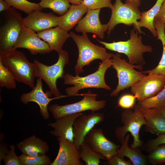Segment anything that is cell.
Masks as SVG:
<instances>
[{"label": "cell", "instance_id": "20", "mask_svg": "<svg viewBox=\"0 0 165 165\" xmlns=\"http://www.w3.org/2000/svg\"><path fill=\"white\" fill-rule=\"evenodd\" d=\"M139 107L147 123L145 131L157 136L165 134V116L160 109Z\"/></svg>", "mask_w": 165, "mask_h": 165}, {"label": "cell", "instance_id": "19", "mask_svg": "<svg viewBox=\"0 0 165 165\" xmlns=\"http://www.w3.org/2000/svg\"><path fill=\"white\" fill-rule=\"evenodd\" d=\"M83 114L82 112L76 113L55 119L54 122L48 124L53 128V130L50 131V133L56 137H64L71 141H74V122L78 117Z\"/></svg>", "mask_w": 165, "mask_h": 165}, {"label": "cell", "instance_id": "27", "mask_svg": "<svg viewBox=\"0 0 165 165\" xmlns=\"http://www.w3.org/2000/svg\"><path fill=\"white\" fill-rule=\"evenodd\" d=\"M69 3L68 0H40L38 4L42 9H50L61 16L68 10Z\"/></svg>", "mask_w": 165, "mask_h": 165}, {"label": "cell", "instance_id": "35", "mask_svg": "<svg viewBox=\"0 0 165 165\" xmlns=\"http://www.w3.org/2000/svg\"><path fill=\"white\" fill-rule=\"evenodd\" d=\"M10 148L7 153L2 158L5 165H22L19 156L15 152L16 147L13 144L9 146Z\"/></svg>", "mask_w": 165, "mask_h": 165}, {"label": "cell", "instance_id": "40", "mask_svg": "<svg viewBox=\"0 0 165 165\" xmlns=\"http://www.w3.org/2000/svg\"><path fill=\"white\" fill-rule=\"evenodd\" d=\"M9 150L8 149L6 144L5 143H1L0 145V164L2 157L6 155Z\"/></svg>", "mask_w": 165, "mask_h": 165}, {"label": "cell", "instance_id": "13", "mask_svg": "<svg viewBox=\"0 0 165 165\" xmlns=\"http://www.w3.org/2000/svg\"><path fill=\"white\" fill-rule=\"evenodd\" d=\"M103 113L92 112L87 115H82L75 121L73 125L74 142L78 149L84 141L86 134L95 127L105 119Z\"/></svg>", "mask_w": 165, "mask_h": 165}, {"label": "cell", "instance_id": "14", "mask_svg": "<svg viewBox=\"0 0 165 165\" xmlns=\"http://www.w3.org/2000/svg\"><path fill=\"white\" fill-rule=\"evenodd\" d=\"M52 94L50 91L44 93L42 89V79L38 78L35 87L30 92L22 94L20 96V100L25 105L30 102L36 103L39 106L40 112L42 117L45 120H47L50 117L48 109L49 104L52 100L61 98L56 97L50 98Z\"/></svg>", "mask_w": 165, "mask_h": 165}, {"label": "cell", "instance_id": "12", "mask_svg": "<svg viewBox=\"0 0 165 165\" xmlns=\"http://www.w3.org/2000/svg\"><path fill=\"white\" fill-rule=\"evenodd\" d=\"M84 141L95 152L108 160L117 154L120 147L107 139L101 128L92 129L85 136Z\"/></svg>", "mask_w": 165, "mask_h": 165}, {"label": "cell", "instance_id": "37", "mask_svg": "<svg viewBox=\"0 0 165 165\" xmlns=\"http://www.w3.org/2000/svg\"><path fill=\"white\" fill-rule=\"evenodd\" d=\"M108 163L110 165H132L130 161H126L117 153L108 160Z\"/></svg>", "mask_w": 165, "mask_h": 165}, {"label": "cell", "instance_id": "5", "mask_svg": "<svg viewBox=\"0 0 165 165\" xmlns=\"http://www.w3.org/2000/svg\"><path fill=\"white\" fill-rule=\"evenodd\" d=\"M69 33L79 51L78 58L75 66L76 75L83 72V67L89 65L94 60L98 59L103 61L111 59L113 56L114 54L107 52L105 48L92 43L86 33H82L81 35L71 31Z\"/></svg>", "mask_w": 165, "mask_h": 165}, {"label": "cell", "instance_id": "1", "mask_svg": "<svg viewBox=\"0 0 165 165\" xmlns=\"http://www.w3.org/2000/svg\"><path fill=\"white\" fill-rule=\"evenodd\" d=\"M112 66L111 59H108L102 61L95 72L86 76L80 77L79 75L73 76L68 73H66L63 77L64 84L74 85L65 89L66 95L68 97L83 96L84 94H79V91L87 88H101L110 90V87L105 82V76L107 70Z\"/></svg>", "mask_w": 165, "mask_h": 165}, {"label": "cell", "instance_id": "8", "mask_svg": "<svg viewBox=\"0 0 165 165\" xmlns=\"http://www.w3.org/2000/svg\"><path fill=\"white\" fill-rule=\"evenodd\" d=\"M134 111L127 109L123 112L122 121L123 125L116 128L115 134L118 141L122 144L126 133L130 132L133 138L131 147L136 148L142 145L140 138L139 131L141 126L146 125L147 123L137 105L134 106Z\"/></svg>", "mask_w": 165, "mask_h": 165}, {"label": "cell", "instance_id": "38", "mask_svg": "<svg viewBox=\"0 0 165 165\" xmlns=\"http://www.w3.org/2000/svg\"><path fill=\"white\" fill-rule=\"evenodd\" d=\"M162 144H165V134L160 135L156 138L148 141L146 144V146L151 151L156 146Z\"/></svg>", "mask_w": 165, "mask_h": 165}, {"label": "cell", "instance_id": "7", "mask_svg": "<svg viewBox=\"0 0 165 165\" xmlns=\"http://www.w3.org/2000/svg\"><path fill=\"white\" fill-rule=\"evenodd\" d=\"M111 60L112 67L116 70L118 79L116 88L110 94L111 97L117 96L121 91L131 87L146 75L142 72V66L130 64L125 59H121L118 53L114 54Z\"/></svg>", "mask_w": 165, "mask_h": 165}, {"label": "cell", "instance_id": "3", "mask_svg": "<svg viewBox=\"0 0 165 165\" xmlns=\"http://www.w3.org/2000/svg\"><path fill=\"white\" fill-rule=\"evenodd\" d=\"M2 18L0 27V56L15 50L14 46L24 27L21 15L12 7L5 11Z\"/></svg>", "mask_w": 165, "mask_h": 165}, {"label": "cell", "instance_id": "42", "mask_svg": "<svg viewBox=\"0 0 165 165\" xmlns=\"http://www.w3.org/2000/svg\"><path fill=\"white\" fill-rule=\"evenodd\" d=\"M125 3L135 5L139 7L141 4V0H126Z\"/></svg>", "mask_w": 165, "mask_h": 165}, {"label": "cell", "instance_id": "30", "mask_svg": "<svg viewBox=\"0 0 165 165\" xmlns=\"http://www.w3.org/2000/svg\"><path fill=\"white\" fill-rule=\"evenodd\" d=\"M157 39L160 40L163 46L162 56L158 65L154 68L149 70L142 71L145 74H155L165 77V31H161L157 34Z\"/></svg>", "mask_w": 165, "mask_h": 165}, {"label": "cell", "instance_id": "16", "mask_svg": "<svg viewBox=\"0 0 165 165\" xmlns=\"http://www.w3.org/2000/svg\"><path fill=\"white\" fill-rule=\"evenodd\" d=\"M59 148L57 156L50 165H84L74 141L64 137H58Z\"/></svg>", "mask_w": 165, "mask_h": 165}, {"label": "cell", "instance_id": "41", "mask_svg": "<svg viewBox=\"0 0 165 165\" xmlns=\"http://www.w3.org/2000/svg\"><path fill=\"white\" fill-rule=\"evenodd\" d=\"M12 7L4 0H0V12L10 9Z\"/></svg>", "mask_w": 165, "mask_h": 165}, {"label": "cell", "instance_id": "28", "mask_svg": "<svg viewBox=\"0 0 165 165\" xmlns=\"http://www.w3.org/2000/svg\"><path fill=\"white\" fill-rule=\"evenodd\" d=\"M12 7L19 10L28 14L37 10L41 11L42 9L37 3L29 2L28 0H4Z\"/></svg>", "mask_w": 165, "mask_h": 165}, {"label": "cell", "instance_id": "43", "mask_svg": "<svg viewBox=\"0 0 165 165\" xmlns=\"http://www.w3.org/2000/svg\"><path fill=\"white\" fill-rule=\"evenodd\" d=\"M72 4H81L83 0H68Z\"/></svg>", "mask_w": 165, "mask_h": 165}, {"label": "cell", "instance_id": "6", "mask_svg": "<svg viewBox=\"0 0 165 165\" xmlns=\"http://www.w3.org/2000/svg\"><path fill=\"white\" fill-rule=\"evenodd\" d=\"M58 54L57 61L52 65L48 66L35 59L33 64L36 77L45 82L55 97L62 98L68 97L61 94L57 87L56 81L59 78H63L65 75L64 68L69 63V57L68 52L63 50Z\"/></svg>", "mask_w": 165, "mask_h": 165}, {"label": "cell", "instance_id": "34", "mask_svg": "<svg viewBox=\"0 0 165 165\" xmlns=\"http://www.w3.org/2000/svg\"><path fill=\"white\" fill-rule=\"evenodd\" d=\"M112 0H83L82 2L88 10L101 9L107 7L112 8Z\"/></svg>", "mask_w": 165, "mask_h": 165}, {"label": "cell", "instance_id": "33", "mask_svg": "<svg viewBox=\"0 0 165 165\" xmlns=\"http://www.w3.org/2000/svg\"><path fill=\"white\" fill-rule=\"evenodd\" d=\"M152 164L157 165L165 163V144L159 145L154 148L147 157Z\"/></svg>", "mask_w": 165, "mask_h": 165}, {"label": "cell", "instance_id": "45", "mask_svg": "<svg viewBox=\"0 0 165 165\" xmlns=\"http://www.w3.org/2000/svg\"></svg>", "mask_w": 165, "mask_h": 165}, {"label": "cell", "instance_id": "22", "mask_svg": "<svg viewBox=\"0 0 165 165\" xmlns=\"http://www.w3.org/2000/svg\"><path fill=\"white\" fill-rule=\"evenodd\" d=\"M88 10L82 3L79 4H72L64 14L58 16V26L68 31L78 24Z\"/></svg>", "mask_w": 165, "mask_h": 165}, {"label": "cell", "instance_id": "10", "mask_svg": "<svg viewBox=\"0 0 165 165\" xmlns=\"http://www.w3.org/2000/svg\"><path fill=\"white\" fill-rule=\"evenodd\" d=\"M138 8L135 5L124 3L121 0H115L111 9L110 18L107 24L108 27L107 34L109 35L116 26L119 24L133 25L134 29L138 31V20L140 19L141 13Z\"/></svg>", "mask_w": 165, "mask_h": 165}, {"label": "cell", "instance_id": "32", "mask_svg": "<svg viewBox=\"0 0 165 165\" xmlns=\"http://www.w3.org/2000/svg\"><path fill=\"white\" fill-rule=\"evenodd\" d=\"M19 157L22 165H50L52 163L46 154L30 156L22 153Z\"/></svg>", "mask_w": 165, "mask_h": 165}, {"label": "cell", "instance_id": "25", "mask_svg": "<svg viewBox=\"0 0 165 165\" xmlns=\"http://www.w3.org/2000/svg\"><path fill=\"white\" fill-rule=\"evenodd\" d=\"M130 135L125 136L121 146L118 149L117 153L123 157L129 158L134 165H145L146 158L143 154L136 148H130L128 145Z\"/></svg>", "mask_w": 165, "mask_h": 165}, {"label": "cell", "instance_id": "24", "mask_svg": "<svg viewBox=\"0 0 165 165\" xmlns=\"http://www.w3.org/2000/svg\"><path fill=\"white\" fill-rule=\"evenodd\" d=\"M164 1L157 0L154 5L150 9L141 13L140 20L138 21V31L139 33H143L140 28L144 27L147 28L155 37L157 36L156 31L153 26V21Z\"/></svg>", "mask_w": 165, "mask_h": 165}, {"label": "cell", "instance_id": "18", "mask_svg": "<svg viewBox=\"0 0 165 165\" xmlns=\"http://www.w3.org/2000/svg\"><path fill=\"white\" fill-rule=\"evenodd\" d=\"M57 16L52 12L34 11L24 18V26L37 32L58 26Z\"/></svg>", "mask_w": 165, "mask_h": 165}, {"label": "cell", "instance_id": "39", "mask_svg": "<svg viewBox=\"0 0 165 165\" xmlns=\"http://www.w3.org/2000/svg\"><path fill=\"white\" fill-rule=\"evenodd\" d=\"M153 21L165 24V0H164L159 12L154 18Z\"/></svg>", "mask_w": 165, "mask_h": 165}, {"label": "cell", "instance_id": "31", "mask_svg": "<svg viewBox=\"0 0 165 165\" xmlns=\"http://www.w3.org/2000/svg\"><path fill=\"white\" fill-rule=\"evenodd\" d=\"M16 80L11 72L3 64L0 59V86L9 89L16 87Z\"/></svg>", "mask_w": 165, "mask_h": 165}, {"label": "cell", "instance_id": "23", "mask_svg": "<svg viewBox=\"0 0 165 165\" xmlns=\"http://www.w3.org/2000/svg\"><path fill=\"white\" fill-rule=\"evenodd\" d=\"M16 145L22 153L30 156L46 154L49 150L47 143L35 135L24 139Z\"/></svg>", "mask_w": 165, "mask_h": 165}, {"label": "cell", "instance_id": "26", "mask_svg": "<svg viewBox=\"0 0 165 165\" xmlns=\"http://www.w3.org/2000/svg\"><path fill=\"white\" fill-rule=\"evenodd\" d=\"M79 152L80 159L86 165H99L100 159L106 160L92 149L84 141L81 144Z\"/></svg>", "mask_w": 165, "mask_h": 165}, {"label": "cell", "instance_id": "15", "mask_svg": "<svg viewBox=\"0 0 165 165\" xmlns=\"http://www.w3.org/2000/svg\"><path fill=\"white\" fill-rule=\"evenodd\" d=\"M35 32L24 26L14 46V49H26L33 55L50 53L52 50L49 44L39 37Z\"/></svg>", "mask_w": 165, "mask_h": 165}, {"label": "cell", "instance_id": "44", "mask_svg": "<svg viewBox=\"0 0 165 165\" xmlns=\"http://www.w3.org/2000/svg\"><path fill=\"white\" fill-rule=\"evenodd\" d=\"M159 109L165 116V105Z\"/></svg>", "mask_w": 165, "mask_h": 165}, {"label": "cell", "instance_id": "9", "mask_svg": "<svg viewBox=\"0 0 165 165\" xmlns=\"http://www.w3.org/2000/svg\"><path fill=\"white\" fill-rule=\"evenodd\" d=\"M97 94L89 90L84 94L83 99L78 102L61 105L57 104H52L48 107V109L55 119L87 110L97 112L104 108L106 103L105 100H97Z\"/></svg>", "mask_w": 165, "mask_h": 165}, {"label": "cell", "instance_id": "2", "mask_svg": "<svg viewBox=\"0 0 165 165\" xmlns=\"http://www.w3.org/2000/svg\"><path fill=\"white\" fill-rule=\"evenodd\" d=\"M134 29L130 31V37L126 41L107 42L96 40L106 49L118 53L125 54L127 57L128 63L134 65L144 66L146 62L143 57L145 53H151L152 48L150 45L143 44L142 37L138 35V31Z\"/></svg>", "mask_w": 165, "mask_h": 165}, {"label": "cell", "instance_id": "17", "mask_svg": "<svg viewBox=\"0 0 165 165\" xmlns=\"http://www.w3.org/2000/svg\"><path fill=\"white\" fill-rule=\"evenodd\" d=\"M100 9L88 10L85 16L78 22L75 27L77 32L91 33L102 39L104 38L105 33L108 29L106 24L101 23L99 14Z\"/></svg>", "mask_w": 165, "mask_h": 165}, {"label": "cell", "instance_id": "36", "mask_svg": "<svg viewBox=\"0 0 165 165\" xmlns=\"http://www.w3.org/2000/svg\"><path fill=\"white\" fill-rule=\"evenodd\" d=\"M136 98V96L133 94H124L119 99L118 105L122 108L129 109L134 106Z\"/></svg>", "mask_w": 165, "mask_h": 165}, {"label": "cell", "instance_id": "29", "mask_svg": "<svg viewBox=\"0 0 165 165\" xmlns=\"http://www.w3.org/2000/svg\"><path fill=\"white\" fill-rule=\"evenodd\" d=\"M140 108H160L165 105V87L155 96L138 102Z\"/></svg>", "mask_w": 165, "mask_h": 165}, {"label": "cell", "instance_id": "4", "mask_svg": "<svg viewBox=\"0 0 165 165\" xmlns=\"http://www.w3.org/2000/svg\"><path fill=\"white\" fill-rule=\"evenodd\" d=\"M0 59L16 81L32 89L35 87L36 76L34 64L28 60L24 53L15 49L0 56Z\"/></svg>", "mask_w": 165, "mask_h": 165}, {"label": "cell", "instance_id": "21", "mask_svg": "<svg viewBox=\"0 0 165 165\" xmlns=\"http://www.w3.org/2000/svg\"><path fill=\"white\" fill-rule=\"evenodd\" d=\"M38 36L48 43L51 49L58 53L61 51L66 40L71 37L70 33L58 26L37 32Z\"/></svg>", "mask_w": 165, "mask_h": 165}, {"label": "cell", "instance_id": "11", "mask_svg": "<svg viewBox=\"0 0 165 165\" xmlns=\"http://www.w3.org/2000/svg\"><path fill=\"white\" fill-rule=\"evenodd\" d=\"M165 87V76L148 74L131 86L130 91L139 102L155 96Z\"/></svg>", "mask_w": 165, "mask_h": 165}]
</instances>
